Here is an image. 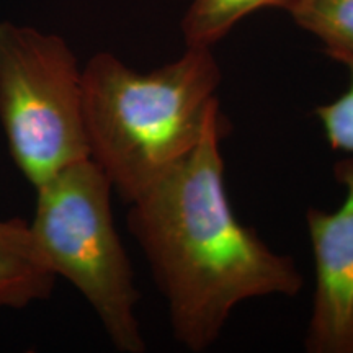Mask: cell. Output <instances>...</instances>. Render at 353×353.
Masks as SVG:
<instances>
[{"label": "cell", "instance_id": "cell-1", "mask_svg": "<svg viewBox=\"0 0 353 353\" xmlns=\"http://www.w3.org/2000/svg\"><path fill=\"white\" fill-rule=\"evenodd\" d=\"M226 118L200 144L130 203L128 229L169 306L175 341L205 352L237 304L296 296L303 276L294 260L273 252L234 213L224 183L221 139Z\"/></svg>", "mask_w": 353, "mask_h": 353}, {"label": "cell", "instance_id": "cell-2", "mask_svg": "<svg viewBox=\"0 0 353 353\" xmlns=\"http://www.w3.org/2000/svg\"><path fill=\"white\" fill-rule=\"evenodd\" d=\"M219 83L213 48H187L149 72L110 52L88 59L82 69L88 152L123 200L139 198L223 120Z\"/></svg>", "mask_w": 353, "mask_h": 353}, {"label": "cell", "instance_id": "cell-3", "mask_svg": "<svg viewBox=\"0 0 353 353\" xmlns=\"http://www.w3.org/2000/svg\"><path fill=\"white\" fill-rule=\"evenodd\" d=\"M113 185L92 159L37 188L30 231L56 276L76 286L117 350L143 353L139 290L112 213Z\"/></svg>", "mask_w": 353, "mask_h": 353}, {"label": "cell", "instance_id": "cell-4", "mask_svg": "<svg viewBox=\"0 0 353 353\" xmlns=\"http://www.w3.org/2000/svg\"><path fill=\"white\" fill-rule=\"evenodd\" d=\"M0 121L13 161L34 188L90 159L82 70L63 38L0 21Z\"/></svg>", "mask_w": 353, "mask_h": 353}, {"label": "cell", "instance_id": "cell-5", "mask_svg": "<svg viewBox=\"0 0 353 353\" xmlns=\"http://www.w3.org/2000/svg\"><path fill=\"white\" fill-rule=\"evenodd\" d=\"M334 176L345 188L342 205L306 213L314 260L307 353H353V156L334 165Z\"/></svg>", "mask_w": 353, "mask_h": 353}, {"label": "cell", "instance_id": "cell-6", "mask_svg": "<svg viewBox=\"0 0 353 353\" xmlns=\"http://www.w3.org/2000/svg\"><path fill=\"white\" fill-rule=\"evenodd\" d=\"M56 278L30 224L19 218L0 221V309H23L50 298Z\"/></svg>", "mask_w": 353, "mask_h": 353}, {"label": "cell", "instance_id": "cell-7", "mask_svg": "<svg viewBox=\"0 0 353 353\" xmlns=\"http://www.w3.org/2000/svg\"><path fill=\"white\" fill-rule=\"evenodd\" d=\"M294 0H192L182 20L187 48H213L231 30L263 8L288 12Z\"/></svg>", "mask_w": 353, "mask_h": 353}, {"label": "cell", "instance_id": "cell-8", "mask_svg": "<svg viewBox=\"0 0 353 353\" xmlns=\"http://www.w3.org/2000/svg\"><path fill=\"white\" fill-rule=\"evenodd\" d=\"M288 13L319 39L330 59L353 54V0H294Z\"/></svg>", "mask_w": 353, "mask_h": 353}, {"label": "cell", "instance_id": "cell-9", "mask_svg": "<svg viewBox=\"0 0 353 353\" xmlns=\"http://www.w3.org/2000/svg\"><path fill=\"white\" fill-rule=\"evenodd\" d=\"M332 59L347 69L348 87L335 100L319 105L314 114L330 148L353 156V54H341Z\"/></svg>", "mask_w": 353, "mask_h": 353}]
</instances>
